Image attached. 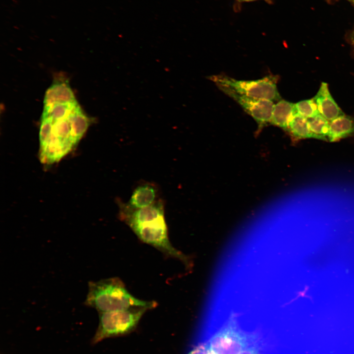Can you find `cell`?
Here are the masks:
<instances>
[{"instance_id": "19", "label": "cell", "mask_w": 354, "mask_h": 354, "mask_svg": "<svg viewBox=\"0 0 354 354\" xmlns=\"http://www.w3.org/2000/svg\"><path fill=\"white\" fill-rule=\"evenodd\" d=\"M353 47L354 48V37L353 38Z\"/></svg>"}, {"instance_id": "10", "label": "cell", "mask_w": 354, "mask_h": 354, "mask_svg": "<svg viewBox=\"0 0 354 354\" xmlns=\"http://www.w3.org/2000/svg\"><path fill=\"white\" fill-rule=\"evenodd\" d=\"M354 135V118L345 114L329 121L328 141L336 142Z\"/></svg>"}, {"instance_id": "12", "label": "cell", "mask_w": 354, "mask_h": 354, "mask_svg": "<svg viewBox=\"0 0 354 354\" xmlns=\"http://www.w3.org/2000/svg\"><path fill=\"white\" fill-rule=\"evenodd\" d=\"M287 130L295 139L313 138L308 119L296 113L292 118Z\"/></svg>"}, {"instance_id": "13", "label": "cell", "mask_w": 354, "mask_h": 354, "mask_svg": "<svg viewBox=\"0 0 354 354\" xmlns=\"http://www.w3.org/2000/svg\"><path fill=\"white\" fill-rule=\"evenodd\" d=\"M78 105L77 101H76L66 103H57L50 106H44L42 116L49 117L52 119L65 118Z\"/></svg>"}, {"instance_id": "16", "label": "cell", "mask_w": 354, "mask_h": 354, "mask_svg": "<svg viewBox=\"0 0 354 354\" xmlns=\"http://www.w3.org/2000/svg\"><path fill=\"white\" fill-rule=\"evenodd\" d=\"M187 354H210V352L207 343H205L196 346Z\"/></svg>"}, {"instance_id": "5", "label": "cell", "mask_w": 354, "mask_h": 354, "mask_svg": "<svg viewBox=\"0 0 354 354\" xmlns=\"http://www.w3.org/2000/svg\"><path fill=\"white\" fill-rule=\"evenodd\" d=\"M249 335L238 327L234 315L215 333L207 344L213 354H238L251 345Z\"/></svg>"}, {"instance_id": "20", "label": "cell", "mask_w": 354, "mask_h": 354, "mask_svg": "<svg viewBox=\"0 0 354 354\" xmlns=\"http://www.w3.org/2000/svg\"><path fill=\"white\" fill-rule=\"evenodd\" d=\"M209 352H210V351H209ZM210 354H213L211 353L210 352Z\"/></svg>"}, {"instance_id": "4", "label": "cell", "mask_w": 354, "mask_h": 354, "mask_svg": "<svg viewBox=\"0 0 354 354\" xmlns=\"http://www.w3.org/2000/svg\"><path fill=\"white\" fill-rule=\"evenodd\" d=\"M208 79L216 85L226 86L238 93L250 97L273 102L281 99L277 86L279 80L277 75H268L254 80H241L219 74L209 76Z\"/></svg>"}, {"instance_id": "18", "label": "cell", "mask_w": 354, "mask_h": 354, "mask_svg": "<svg viewBox=\"0 0 354 354\" xmlns=\"http://www.w3.org/2000/svg\"><path fill=\"white\" fill-rule=\"evenodd\" d=\"M237 1L239 2H251V1H256L258 0H237ZM266 1L267 3H271L272 0H263Z\"/></svg>"}, {"instance_id": "1", "label": "cell", "mask_w": 354, "mask_h": 354, "mask_svg": "<svg viewBox=\"0 0 354 354\" xmlns=\"http://www.w3.org/2000/svg\"><path fill=\"white\" fill-rule=\"evenodd\" d=\"M70 114L58 119L41 116L39 157L42 164L59 161L74 148L86 132Z\"/></svg>"}, {"instance_id": "3", "label": "cell", "mask_w": 354, "mask_h": 354, "mask_svg": "<svg viewBox=\"0 0 354 354\" xmlns=\"http://www.w3.org/2000/svg\"><path fill=\"white\" fill-rule=\"evenodd\" d=\"M150 309L148 307H134L99 313V325L92 338V344L129 333L136 327L145 312Z\"/></svg>"}, {"instance_id": "8", "label": "cell", "mask_w": 354, "mask_h": 354, "mask_svg": "<svg viewBox=\"0 0 354 354\" xmlns=\"http://www.w3.org/2000/svg\"><path fill=\"white\" fill-rule=\"evenodd\" d=\"M157 189L150 183H145L135 188L128 202L125 205L132 209L150 206L157 201Z\"/></svg>"}, {"instance_id": "14", "label": "cell", "mask_w": 354, "mask_h": 354, "mask_svg": "<svg viewBox=\"0 0 354 354\" xmlns=\"http://www.w3.org/2000/svg\"><path fill=\"white\" fill-rule=\"evenodd\" d=\"M307 119L313 138L328 141L329 121L320 114Z\"/></svg>"}, {"instance_id": "6", "label": "cell", "mask_w": 354, "mask_h": 354, "mask_svg": "<svg viewBox=\"0 0 354 354\" xmlns=\"http://www.w3.org/2000/svg\"><path fill=\"white\" fill-rule=\"evenodd\" d=\"M225 94L234 100L258 124L259 129L270 123L273 101L256 99L237 93L228 87L216 85Z\"/></svg>"}, {"instance_id": "11", "label": "cell", "mask_w": 354, "mask_h": 354, "mask_svg": "<svg viewBox=\"0 0 354 354\" xmlns=\"http://www.w3.org/2000/svg\"><path fill=\"white\" fill-rule=\"evenodd\" d=\"M295 113V103L281 99L274 105L270 123L287 130Z\"/></svg>"}, {"instance_id": "17", "label": "cell", "mask_w": 354, "mask_h": 354, "mask_svg": "<svg viewBox=\"0 0 354 354\" xmlns=\"http://www.w3.org/2000/svg\"><path fill=\"white\" fill-rule=\"evenodd\" d=\"M238 354H259V350L257 347L251 345Z\"/></svg>"}, {"instance_id": "9", "label": "cell", "mask_w": 354, "mask_h": 354, "mask_svg": "<svg viewBox=\"0 0 354 354\" xmlns=\"http://www.w3.org/2000/svg\"><path fill=\"white\" fill-rule=\"evenodd\" d=\"M75 97L67 82H58L53 83L46 90L43 100L44 106L57 103L76 102Z\"/></svg>"}, {"instance_id": "15", "label": "cell", "mask_w": 354, "mask_h": 354, "mask_svg": "<svg viewBox=\"0 0 354 354\" xmlns=\"http://www.w3.org/2000/svg\"><path fill=\"white\" fill-rule=\"evenodd\" d=\"M295 113L307 118L320 114L313 98L304 100L295 104Z\"/></svg>"}, {"instance_id": "7", "label": "cell", "mask_w": 354, "mask_h": 354, "mask_svg": "<svg viewBox=\"0 0 354 354\" xmlns=\"http://www.w3.org/2000/svg\"><path fill=\"white\" fill-rule=\"evenodd\" d=\"M313 98L320 114L328 121L344 115L332 97L326 83H321L317 94Z\"/></svg>"}, {"instance_id": "2", "label": "cell", "mask_w": 354, "mask_h": 354, "mask_svg": "<svg viewBox=\"0 0 354 354\" xmlns=\"http://www.w3.org/2000/svg\"><path fill=\"white\" fill-rule=\"evenodd\" d=\"M86 305L99 313L128 309L134 307L152 308L156 303L139 299L133 296L118 278H111L88 283Z\"/></svg>"}]
</instances>
